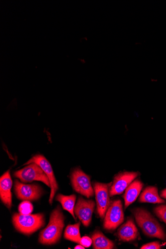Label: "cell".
<instances>
[{"mask_svg":"<svg viewBox=\"0 0 166 249\" xmlns=\"http://www.w3.org/2000/svg\"><path fill=\"white\" fill-rule=\"evenodd\" d=\"M79 244L85 248H89L92 244V239L87 236H84L81 238Z\"/></svg>","mask_w":166,"mask_h":249,"instance_id":"7402d4cb","label":"cell"},{"mask_svg":"<svg viewBox=\"0 0 166 249\" xmlns=\"http://www.w3.org/2000/svg\"><path fill=\"white\" fill-rule=\"evenodd\" d=\"M139 201L140 202L152 203H163L165 202V200L159 196L158 189L155 187L147 188L141 193Z\"/></svg>","mask_w":166,"mask_h":249,"instance_id":"2e32d148","label":"cell"},{"mask_svg":"<svg viewBox=\"0 0 166 249\" xmlns=\"http://www.w3.org/2000/svg\"><path fill=\"white\" fill-rule=\"evenodd\" d=\"M92 239L93 249H111L114 247L113 242L100 231L94 232L92 236Z\"/></svg>","mask_w":166,"mask_h":249,"instance_id":"9a60e30c","label":"cell"},{"mask_svg":"<svg viewBox=\"0 0 166 249\" xmlns=\"http://www.w3.org/2000/svg\"><path fill=\"white\" fill-rule=\"evenodd\" d=\"M132 212L139 227L147 236L162 240L166 239V235L161 226L148 211L136 209Z\"/></svg>","mask_w":166,"mask_h":249,"instance_id":"7a4b0ae2","label":"cell"},{"mask_svg":"<svg viewBox=\"0 0 166 249\" xmlns=\"http://www.w3.org/2000/svg\"><path fill=\"white\" fill-rule=\"evenodd\" d=\"M64 219L63 214L60 207H58L52 212L48 225L41 232L39 242L43 245L56 243L61 236Z\"/></svg>","mask_w":166,"mask_h":249,"instance_id":"6da1fadb","label":"cell"},{"mask_svg":"<svg viewBox=\"0 0 166 249\" xmlns=\"http://www.w3.org/2000/svg\"><path fill=\"white\" fill-rule=\"evenodd\" d=\"M141 249H160L161 246L158 242H153L142 246Z\"/></svg>","mask_w":166,"mask_h":249,"instance_id":"44dd1931","label":"cell"},{"mask_svg":"<svg viewBox=\"0 0 166 249\" xmlns=\"http://www.w3.org/2000/svg\"><path fill=\"white\" fill-rule=\"evenodd\" d=\"M124 213L122 201L120 199L112 201L106 212L104 222L105 230L113 231L123 223Z\"/></svg>","mask_w":166,"mask_h":249,"instance_id":"277c9868","label":"cell"},{"mask_svg":"<svg viewBox=\"0 0 166 249\" xmlns=\"http://www.w3.org/2000/svg\"><path fill=\"white\" fill-rule=\"evenodd\" d=\"M112 183L103 184L95 183L93 189L95 193L97 212L101 218L105 217L106 212L110 205L109 190Z\"/></svg>","mask_w":166,"mask_h":249,"instance_id":"52a82bcc","label":"cell"},{"mask_svg":"<svg viewBox=\"0 0 166 249\" xmlns=\"http://www.w3.org/2000/svg\"><path fill=\"white\" fill-rule=\"evenodd\" d=\"M76 199V196L75 195L66 196L59 194L56 196V200L61 203L64 210L68 211L75 219L74 208Z\"/></svg>","mask_w":166,"mask_h":249,"instance_id":"e0dca14e","label":"cell"},{"mask_svg":"<svg viewBox=\"0 0 166 249\" xmlns=\"http://www.w3.org/2000/svg\"><path fill=\"white\" fill-rule=\"evenodd\" d=\"M138 234V230L131 218L122 225L117 232L118 238L124 242L133 241L137 239Z\"/></svg>","mask_w":166,"mask_h":249,"instance_id":"4fadbf2b","label":"cell"},{"mask_svg":"<svg viewBox=\"0 0 166 249\" xmlns=\"http://www.w3.org/2000/svg\"><path fill=\"white\" fill-rule=\"evenodd\" d=\"M12 180L9 171L6 172L1 177L0 180V196L4 204L8 208L12 207Z\"/></svg>","mask_w":166,"mask_h":249,"instance_id":"7c38bea8","label":"cell"},{"mask_svg":"<svg viewBox=\"0 0 166 249\" xmlns=\"http://www.w3.org/2000/svg\"><path fill=\"white\" fill-rule=\"evenodd\" d=\"M143 187V183L139 179H136L127 188L124 196L126 209L136 200Z\"/></svg>","mask_w":166,"mask_h":249,"instance_id":"5bb4252c","label":"cell"},{"mask_svg":"<svg viewBox=\"0 0 166 249\" xmlns=\"http://www.w3.org/2000/svg\"><path fill=\"white\" fill-rule=\"evenodd\" d=\"M154 212L157 216L166 224V205H161L156 207Z\"/></svg>","mask_w":166,"mask_h":249,"instance_id":"ffe728a7","label":"cell"},{"mask_svg":"<svg viewBox=\"0 0 166 249\" xmlns=\"http://www.w3.org/2000/svg\"><path fill=\"white\" fill-rule=\"evenodd\" d=\"M71 182L76 192L87 198L93 196L94 191L91 183L90 178L81 169L77 168L74 170L71 175Z\"/></svg>","mask_w":166,"mask_h":249,"instance_id":"8992f818","label":"cell"},{"mask_svg":"<svg viewBox=\"0 0 166 249\" xmlns=\"http://www.w3.org/2000/svg\"><path fill=\"white\" fill-rule=\"evenodd\" d=\"M94 207L95 203L93 200H86L81 196L78 198L74 208V213L86 227L91 222Z\"/></svg>","mask_w":166,"mask_h":249,"instance_id":"30bf717a","label":"cell"},{"mask_svg":"<svg viewBox=\"0 0 166 249\" xmlns=\"http://www.w3.org/2000/svg\"><path fill=\"white\" fill-rule=\"evenodd\" d=\"M15 191L17 197L23 200L38 199L42 194L41 188L37 184L27 185L16 180Z\"/></svg>","mask_w":166,"mask_h":249,"instance_id":"8fae6325","label":"cell"},{"mask_svg":"<svg viewBox=\"0 0 166 249\" xmlns=\"http://www.w3.org/2000/svg\"><path fill=\"white\" fill-rule=\"evenodd\" d=\"M138 175V172H125L116 175L110 189V196L123 194Z\"/></svg>","mask_w":166,"mask_h":249,"instance_id":"9c48e42d","label":"cell"},{"mask_svg":"<svg viewBox=\"0 0 166 249\" xmlns=\"http://www.w3.org/2000/svg\"><path fill=\"white\" fill-rule=\"evenodd\" d=\"M74 249H85V247L83 246L80 245H78V246H76Z\"/></svg>","mask_w":166,"mask_h":249,"instance_id":"cb8c5ba5","label":"cell"},{"mask_svg":"<svg viewBox=\"0 0 166 249\" xmlns=\"http://www.w3.org/2000/svg\"><path fill=\"white\" fill-rule=\"evenodd\" d=\"M44 215L22 214L15 213L13 217V222L15 229L20 232L26 235H31L44 225Z\"/></svg>","mask_w":166,"mask_h":249,"instance_id":"3957f363","label":"cell"},{"mask_svg":"<svg viewBox=\"0 0 166 249\" xmlns=\"http://www.w3.org/2000/svg\"><path fill=\"white\" fill-rule=\"evenodd\" d=\"M19 171H16L14 176L22 182H31L34 180L41 181L47 186L51 187L50 179L37 164L33 163Z\"/></svg>","mask_w":166,"mask_h":249,"instance_id":"5b68a950","label":"cell"},{"mask_svg":"<svg viewBox=\"0 0 166 249\" xmlns=\"http://www.w3.org/2000/svg\"><path fill=\"white\" fill-rule=\"evenodd\" d=\"M33 211L32 203L29 201H25L20 203L18 207V211L22 214H30Z\"/></svg>","mask_w":166,"mask_h":249,"instance_id":"d6986e66","label":"cell"},{"mask_svg":"<svg viewBox=\"0 0 166 249\" xmlns=\"http://www.w3.org/2000/svg\"><path fill=\"white\" fill-rule=\"evenodd\" d=\"M33 163L37 164L42 169L50 179L51 193L49 201L50 204L52 205L55 194L58 189L52 167L46 158L41 155H37L34 156L25 165H29Z\"/></svg>","mask_w":166,"mask_h":249,"instance_id":"ba28073f","label":"cell"},{"mask_svg":"<svg viewBox=\"0 0 166 249\" xmlns=\"http://www.w3.org/2000/svg\"><path fill=\"white\" fill-rule=\"evenodd\" d=\"M80 223L68 225L65 230L64 237L66 239L79 243L81 239L80 232Z\"/></svg>","mask_w":166,"mask_h":249,"instance_id":"ac0fdd59","label":"cell"},{"mask_svg":"<svg viewBox=\"0 0 166 249\" xmlns=\"http://www.w3.org/2000/svg\"><path fill=\"white\" fill-rule=\"evenodd\" d=\"M160 195L162 197L166 199V189L161 192Z\"/></svg>","mask_w":166,"mask_h":249,"instance_id":"603a6c76","label":"cell"}]
</instances>
